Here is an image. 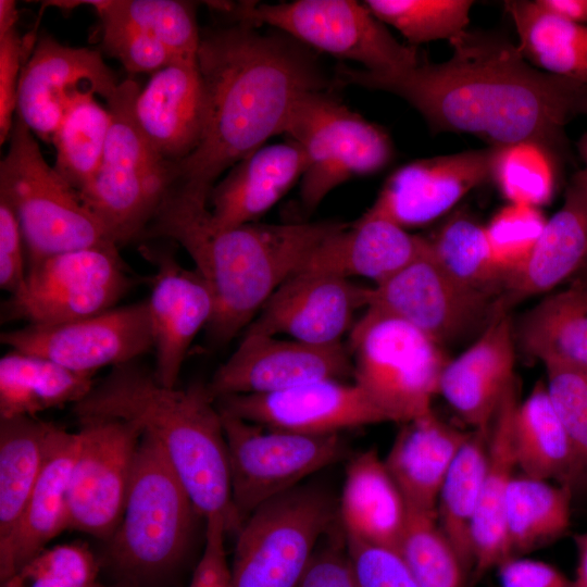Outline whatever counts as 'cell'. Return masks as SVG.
Wrapping results in <instances>:
<instances>
[{
	"mask_svg": "<svg viewBox=\"0 0 587 587\" xmlns=\"http://www.w3.org/2000/svg\"><path fill=\"white\" fill-rule=\"evenodd\" d=\"M449 42L452 54L441 63L391 72L342 66L338 77L402 98L436 133H465L492 147L530 141L552 155L563 146L586 86L536 68L500 33L466 29Z\"/></svg>",
	"mask_w": 587,
	"mask_h": 587,
	"instance_id": "1",
	"label": "cell"
},
{
	"mask_svg": "<svg viewBox=\"0 0 587 587\" xmlns=\"http://www.w3.org/2000/svg\"><path fill=\"white\" fill-rule=\"evenodd\" d=\"M197 63L204 130L195 151L174 163V185L209 197L226 170L282 135L295 103L327 82L298 41L242 22L201 35Z\"/></svg>",
	"mask_w": 587,
	"mask_h": 587,
	"instance_id": "2",
	"label": "cell"
},
{
	"mask_svg": "<svg viewBox=\"0 0 587 587\" xmlns=\"http://www.w3.org/2000/svg\"><path fill=\"white\" fill-rule=\"evenodd\" d=\"M208 201L173 186L140 239H170L186 250L213 297L214 313L207 327L210 339L226 345L340 223L220 227Z\"/></svg>",
	"mask_w": 587,
	"mask_h": 587,
	"instance_id": "3",
	"label": "cell"
},
{
	"mask_svg": "<svg viewBox=\"0 0 587 587\" xmlns=\"http://www.w3.org/2000/svg\"><path fill=\"white\" fill-rule=\"evenodd\" d=\"M73 412L78 421L121 419L138 424L163 450L198 515H221L228 534L239 530L222 415L207 385L167 387L153 371L133 361L112 367Z\"/></svg>",
	"mask_w": 587,
	"mask_h": 587,
	"instance_id": "4",
	"label": "cell"
},
{
	"mask_svg": "<svg viewBox=\"0 0 587 587\" xmlns=\"http://www.w3.org/2000/svg\"><path fill=\"white\" fill-rule=\"evenodd\" d=\"M195 514L163 450L142 433L123 516L108 540L111 566L140 587L163 578L186 553Z\"/></svg>",
	"mask_w": 587,
	"mask_h": 587,
	"instance_id": "5",
	"label": "cell"
},
{
	"mask_svg": "<svg viewBox=\"0 0 587 587\" xmlns=\"http://www.w3.org/2000/svg\"><path fill=\"white\" fill-rule=\"evenodd\" d=\"M0 199L14 211L30 263L87 248H117L79 192L50 166L16 116L0 163Z\"/></svg>",
	"mask_w": 587,
	"mask_h": 587,
	"instance_id": "6",
	"label": "cell"
},
{
	"mask_svg": "<svg viewBox=\"0 0 587 587\" xmlns=\"http://www.w3.org/2000/svg\"><path fill=\"white\" fill-rule=\"evenodd\" d=\"M139 90L126 79L107 100L111 122L102 162L79 191L117 247L141 237L175 182L174 163L153 149L137 123Z\"/></svg>",
	"mask_w": 587,
	"mask_h": 587,
	"instance_id": "7",
	"label": "cell"
},
{
	"mask_svg": "<svg viewBox=\"0 0 587 587\" xmlns=\"http://www.w3.org/2000/svg\"><path fill=\"white\" fill-rule=\"evenodd\" d=\"M337 521L338 500L319 484L266 501L236 533L230 587H298Z\"/></svg>",
	"mask_w": 587,
	"mask_h": 587,
	"instance_id": "8",
	"label": "cell"
},
{
	"mask_svg": "<svg viewBox=\"0 0 587 587\" xmlns=\"http://www.w3.org/2000/svg\"><path fill=\"white\" fill-rule=\"evenodd\" d=\"M442 346L411 324L365 309L349 334L352 377L389 422L407 423L433 411L449 359Z\"/></svg>",
	"mask_w": 587,
	"mask_h": 587,
	"instance_id": "9",
	"label": "cell"
},
{
	"mask_svg": "<svg viewBox=\"0 0 587 587\" xmlns=\"http://www.w3.org/2000/svg\"><path fill=\"white\" fill-rule=\"evenodd\" d=\"M283 134L305 155L300 204L305 212L342 183L388 165L394 148L388 134L325 89L303 95L292 107Z\"/></svg>",
	"mask_w": 587,
	"mask_h": 587,
	"instance_id": "10",
	"label": "cell"
},
{
	"mask_svg": "<svg viewBox=\"0 0 587 587\" xmlns=\"http://www.w3.org/2000/svg\"><path fill=\"white\" fill-rule=\"evenodd\" d=\"M230 12L238 22L268 25L305 46L358 62L367 71L391 72L421 63L416 49L398 41L363 2H245Z\"/></svg>",
	"mask_w": 587,
	"mask_h": 587,
	"instance_id": "11",
	"label": "cell"
},
{
	"mask_svg": "<svg viewBox=\"0 0 587 587\" xmlns=\"http://www.w3.org/2000/svg\"><path fill=\"white\" fill-rule=\"evenodd\" d=\"M232 498L241 522L260 505L347 454L339 434L308 435L264 427L220 410Z\"/></svg>",
	"mask_w": 587,
	"mask_h": 587,
	"instance_id": "12",
	"label": "cell"
},
{
	"mask_svg": "<svg viewBox=\"0 0 587 587\" xmlns=\"http://www.w3.org/2000/svg\"><path fill=\"white\" fill-rule=\"evenodd\" d=\"M129 286L117 248L73 250L32 262L3 311L27 325L60 324L115 308Z\"/></svg>",
	"mask_w": 587,
	"mask_h": 587,
	"instance_id": "13",
	"label": "cell"
},
{
	"mask_svg": "<svg viewBox=\"0 0 587 587\" xmlns=\"http://www.w3.org/2000/svg\"><path fill=\"white\" fill-rule=\"evenodd\" d=\"M79 424L67 492L68 529L109 540L123 516L142 429L121 419Z\"/></svg>",
	"mask_w": 587,
	"mask_h": 587,
	"instance_id": "14",
	"label": "cell"
},
{
	"mask_svg": "<svg viewBox=\"0 0 587 587\" xmlns=\"http://www.w3.org/2000/svg\"><path fill=\"white\" fill-rule=\"evenodd\" d=\"M1 342L70 370L96 373L136 361L153 349L147 300L53 325H26L1 334Z\"/></svg>",
	"mask_w": 587,
	"mask_h": 587,
	"instance_id": "15",
	"label": "cell"
},
{
	"mask_svg": "<svg viewBox=\"0 0 587 587\" xmlns=\"http://www.w3.org/2000/svg\"><path fill=\"white\" fill-rule=\"evenodd\" d=\"M400 319L439 345L465 335L499 310V300L453 279L429 250L367 288L366 308Z\"/></svg>",
	"mask_w": 587,
	"mask_h": 587,
	"instance_id": "16",
	"label": "cell"
},
{
	"mask_svg": "<svg viewBox=\"0 0 587 587\" xmlns=\"http://www.w3.org/2000/svg\"><path fill=\"white\" fill-rule=\"evenodd\" d=\"M352 375V361L342 342L310 345L251 332L207 384L216 400L233 395H263L303 384Z\"/></svg>",
	"mask_w": 587,
	"mask_h": 587,
	"instance_id": "17",
	"label": "cell"
},
{
	"mask_svg": "<svg viewBox=\"0 0 587 587\" xmlns=\"http://www.w3.org/2000/svg\"><path fill=\"white\" fill-rule=\"evenodd\" d=\"M118 84L96 50L73 48L52 37H41L21 72L17 117L40 138L52 141L77 96L91 92L109 100Z\"/></svg>",
	"mask_w": 587,
	"mask_h": 587,
	"instance_id": "18",
	"label": "cell"
},
{
	"mask_svg": "<svg viewBox=\"0 0 587 587\" xmlns=\"http://www.w3.org/2000/svg\"><path fill=\"white\" fill-rule=\"evenodd\" d=\"M220 410L268 428L308 435L389 422L355 384L323 379L263 395L216 399Z\"/></svg>",
	"mask_w": 587,
	"mask_h": 587,
	"instance_id": "19",
	"label": "cell"
},
{
	"mask_svg": "<svg viewBox=\"0 0 587 587\" xmlns=\"http://www.w3.org/2000/svg\"><path fill=\"white\" fill-rule=\"evenodd\" d=\"M366 286L333 274L299 270L266 301L246 332L333 346L354 325V313L366 308Z\"/></svg>",
	"mask_w": 587,
	"mask_h": 587,
	"instance_id": "20",
	"label": "cell"
},
{
	"mask_svg": "<svg viewBox=\"0 0 587 587\" xmlns=\"http://www.w3.org/2000/svg\"><path fill=\"white\" fill-rule=\"evenodd\" d=\"M139 251L155 270L148 302L155 353L154 375L175 387L195 337L214 313L211 291L196 270L184 267L170 248L141 243Z\"/></svg>",
	"mask_w": 587,
	"mask_h": 587,
	"instance_id": "21",
	"label": "cell"
},
{
	"mask_svg": "<svg viewBox=\"0 0 587 587\" xmlns=\"http://www.w3.org/2000/svg\"><path fill=\"white\" fill-rule=\"evenodd\" d=\"M496 147L409 162L392 172L366 211L399 226L430 223L491 178Z\"/></svg>",
	"mask_w": 587,
	"mask_h": 587,
	"instance_id": "22",
	"label": "cell"
},
{
	"mask_svg": "<svg viewBox=\"0 0 587 587\" xmlns=\"http://www.w3.org/2000/svg\"><path fill=\"white\" fill-rule=\"evenodd\" d=\"M514 328L507 310L492 315L482 335L446 364L439 394L473 427L491 426L501 400L514 380Z\"/></svg>",
	"mask_w": 587,
	"mask_h": 587,
	"instance_id": "23",
	"label": "cell"
},
{
	"mask_svg": "<svg viewBox=\"0 0 587 587\" xmlns=\"http://www.w3.org/2000/svg\"><path fill=\"white\" fill-rule=\"evenodd\" d=\"M428 250V239L408 233L386 217L365 212L353 224H340L326 236L299 270L349 279L359 276L378 285Z\"/></svg>",
	"mask_w": 587,
	"mask_h": 587,
	"instance_id": "24",
	"label": "cell"
},
{
	"mask_svg": "<svg viewBox=\"0 0 587 587\" xmlns=\"http://www.w3.org/2000/svg\"><path fill=\"white\" fill-rule=\"evenodd\" d=\"M137 123L153 149L177 163L198 147L207 99L198 63L174 62L153 73L134 105Z\"/></svg>",
	"mask_w": 587,
	"mask_h": 587,
	"instance_id": "25",
	"label": "cell"
},
{
	"mask_svg": "<svg viewBox=\"0 0 587 587\" xmlns=\"http://www.w3.org/2000/svg\"><path fill=\"white\" fill-rule=\"evenodd\" d=\"M305 166L297 142L264 145L213 186L208 201L213 222L220 227L253 223L301 180Z\"/></svg>",
	"mask_w": 587,
	"mask_h": 587,
	"instance_id": "26",
	"label": "cell"
},
{
	"mask_svg": "<svg viewBox=\"0 0 587 587\" xmlns=\"http://www.w3.org/2000/svg\"><path fill=\"white\" fill-rule=\"evenodd\" d=\"M587 261V172L578 170L564 202L549 220L523 267L507 283L499 301L511 304L553 289L580 271Z\"/></svg>",
	"mask_w": 587,
	"mask_h": 587,
	"instance_id": "27",
	"label": "cell"
},
{
	"mask_svg": "<svg viewBox=\"0 0 587 587\" xmlns=\"http://www.w3.org/2000/svg\"><path fill=\"white\" fill-rule=\"evenodd\" d=\"M470 434L434 411L403 424L384 462L407 507L437 511L442 483Z\"/></svg>",
	"mask_w": 587,
	"mask_h": 587,
	"instance_id": "28",
	"label": "cell"
},
{
	"mask_svg": "<svg viewBox=\"0 0 587 587\" xmlns=\"http://www.w3.org/2000/svg\"><path fill=\"white\" fill-rule=\"evenodd\" d=\"M79 445L78 432L59 427L18 526L9 545L0 550V582L68 529V484Z\"/></svg>",
	"mask_w": 587,
	"mask_h": 587,
	"instance_id": "29",
	"label": "cell"
},
{
	"mask_svg": "<svg viewBox=\"0 0 587 587\" xmlns=\"http://www.w3.org/2000/svg\"><path fill=\"white\" fill-rule=\"evenodd\" d=\"M515 382L505 391L490 426L487 463L473 525V579L511 558L504 526L507 495L517 467L513 421L517 407Z\"/></svg>",
	"mask_w": 587,
	"mask_h": 587,
	"instance_id": "30",
	"label": "cell"
},
{
	"mask_svg": "<svg viewBox=\"0 0 587 587\" xmlns=\"http://www.w3.org/2000/svg\"><path fill=\"white\" fill-rule=\"evenodd\" d=\"M407 511L400 489L375 450L350 460L338 500L345 535L396 550Z\"/></svg>",
	"mask_w": 587,
	"mask_h": 587,
	"instance_id": "31",
	"label": "cell"
},
{
	"mask_svg": "<svg viewBox=\"0 0 587 587\" xmlns=\"http://www.w3.org/2000/svg\"><path fill=\"white\" fill-rule=\"evenodd\" d=\"M514 335L524 351L545 365L587 373V276L527 311Z\"/></svg>",
	"mask_w": 587,
	"mask_h": 587,
	"instance_id": "32",
	"label": "cell"
},
{
	"mask_svg": "<svg viewBox=\"0 0 587 587\" xmlns=\"http://www.w3.org/2000/svg\"><path fill=\"white\" fill-rule=\"evenodd\" d=\"M513 442L522 474L554 479L574 488L584 483L573 445L551 403L546 384L536 383L519 403L513 421Z\"/></svg>",
	"mask_w": 587,
	"mask_h": 587,
	"instance_id": "33",
	"label": "cell"
},
{
	"mask_svg": "<svg viewBox=\"0 0 587 587\" xmlns=\"http://www.w3.org/2000/svg\"><path fill=\"white\" fill-rule=\"evenodd\" d=\"M58 429L35 416L0 420V550L18 526Z\"/></svg>",
	"mask_w": 587,
	"mask_h": 587,
	"instance_id": "34",
	"label": "cell"
},
{
	"mask_svg": "<svg viewBox=\"0 0 587 587\" xmlns=\"http://www.w3.org/2000/svg\"><path fill=\"white\" fill-rule=\"evenodd\" d=\"M93 375L11 350L0 360V420L74 405L95 386Z\"/></svg>",
	"mask_w": 587,
	"mask_h": 587,
	"instance_id": "35",
	"label": "cell"
},
{
	"mask_svg": "<svg viewBox=\"0 0 587 587\" xmlns=\"http://www.w3.org/2000/svg\"><path fill=\"white\" fill-rule=\"evenodd\" d=\"M504 8L529 64L587 87V25L562 20L536 0H510Z\"/></svg>",
	"mask_w": 587,
	"mask_h": 587,
	"instance_id": "36",
	"label": "cell"
},
{
	"mask_svg": "<svg viewBox=\"0 0 587 587\" xmlns=\"http://www.w3.org/2000/svg\"><path fill=\"white\" fill-rule=\"evenodd\" d=\"M573 489L525 475L510 485L504 526L511 557L533 551L562 536L569 528Z\"/></svg>",
	"mask_w": 587,
	"mask_h": 587,
	"instance_id": "37",
	"label": "cell"
},
{
	"mask_svg": "<svg viewBox=\"0 0 587 587\" xmlns=\"http://www.w3.org/2000/svg\"><path fill=\"white\" fill-rule=\"evenodd\" d=\"M489 428L473 429L450 466L437 501L439 525L470 572L474 570L473 525L487 463Z\"/></svg>",
	"mask_w": 587,
	"mask_h": 587,
	"instance_id": "38",
	"label": "cell"
},
{
	"mask_svg": "<svg viewBox=\"0 0 587 587\" xmlns=\"http://www.w3.org/2000/svg\"><path fill=\"white\" fill-rule=\"evenodd\" d=\"M428 240L433 258L453 279L500 301L507 275L494 258L484 226L457 214Z\"/></svg>",
	"mask_w": 587,
	"mask_h": 587,
	"instance_id": "39",
	"label": "cell"
},
{
	"mask_svg": "<svg viewBox=\"0 0 587 587\" xmlns=\"http://www.w3.org/2000/svg\"><path fill=\"white\" fill-rule=\"evenodd\" d=\"M110 113L91 92L77 96L65 112L52 142L54 168L78 192L97 175L102 162Z\"/></svg>",
	"mask_w": 587,
	"mask_h": 587,
	"instance_id": "40",
	"label": "cell"
},
{
	"mask_svg": "<svg viewBox=\"0 0 587 587\" xmlns=\"http://www.w3.org/2000/svg\"><path fill=\"white\" fill-rule=\"evenodd\" d=\"M396 551L421 587H465L470 573L442 532L437 511L408 507Z\"/></svg>",
	"mask_w": 587,
	"mask_h": 587,
	"instance_id": "41",
	"label": "cell"
},
{
	"mask_svg": "<svg viewBox=\"0 0 587 587\" xmlns=\"http://www.w3.org/2000/svg\"><path fill=\"white\" fill-rule=\"evenodd\" d=\"M366 8L411 45L451 41L470 22L471 0H366Z\"/></svg>",
	"mask_w": 587,
	"mask_h": 587,
	"instance_id": "42",
	"label": "cell"
},
{
	"mask_svg": "<svg viewBox=\"0 0 587 587\" xmlns=\"http://www.w3.org/2000/svg\"><path fill=\"white\" fill-rule=\"evenodd\" d=\"M107 7L163 43L178 61L197 62L201 35L195 5L177 0H105Z\"/></svg>",
	"mask_w": 587,
	"mask_h": 587,
	"instance_id": "43",
	"label": "cell"
},
{
	"mask_svg": "<svg viewBox=\"0 0 587 587\" xmlns=\"http://www.w3.org/2000/svg\"><path fill=\"white\" fill-rule=\"evenodd\" d=\"M552 157L544 147L530 141L496 147L491 178L510 203L539 208L553 196Z\"/></svg>",
	"mask_w": 587,
	"mask_h": 587,
	"instance_id": "44",
	"label": "cell"
},
{
	"mask_svg": "<svg viewBox=\"0 0 587 587\" xmlns=\"http://www.w3.org/2000/svg\"><path fill=\"white\" fill-rule=\"evenodd\" d=\"M98 573L99 563L86 544H60L38 552L1 580V587H98Z\"/></svg>",
	"mask_w": 587,
	"mask_h": 587,
	"instance_id": "45",
	"label": "cell"
},
{
	"mask_svg": "<svg viewBox=\"0 0 587 587\" xmlns=\"http://www.w3.org/2000/svg\"><path fill=\"white\" fill-rule=\"evenodd\" d=\"M546 222L538 208L509 203L485 226L491 252L505 273L507 283L528 260Z\"/></svg>",
	"mask_w": 587,
	"mask_h": 587,
	"instance_id": "46",
	"label": "cell"
},
{
	"mask_svg": "<svg viewBox=\"0 0 587 587\" xmlns=\"http://www.w3.org/2000/svg\"><path fill=\"white\" fill-rule=\"evenodd\" d=\"M102 21L103 45L130 73H155L179 62L158 39L111 11L105 1H87Z\"/></svg>",
	"mask_w": 587,
	"mask_h": 587,
	"instance_id": "47",
	"label": "cell"
},
{
	"mask_svg": "<svg viewBox=\"0 0 587 587\" xmlns=\"http://www.w3.org/2000/svg\"><path fill=\"white\" fill-rule=\"evenodd\" d=\"M545 366L549 398L573 445L583 482L587 483V373L560 365Z\"/></svg>",
	"mask_w": 587,
	"mask_h": 587,
	"instance_id": "48",
	"label": "cell"
},
{
	"mask_svg": "<svg viewBox=\"0 0 587 587\" xmlns=\"http://www.w3.org/2000/svg\"><path fill=\"white\" fill-rule=\"evenodd\" d=\"M345 539L354 587H421L395 549Z\"/></svg>",
	"mask_w": 587,
	"mask_h": 587,
	"instance_id": "49",
	"label": "cell"
},
{
	"mask_svg": "<svg viewBox=\"0 0 587 587\" xmlns=\"http://www.w3.org/2000/svg\"><path fill=\"white\" fill-rule=\"evenodd\" d=\"M320 544L298 587H354L346 551V539L334 529Z\"/></svg>",
	"mask_w": 587,
	"mask_h": 587,
	"instance_id": "50",
	"label": "cell"
},
{
	"mask_svg": "<svg viewBox=\"0 0 587 587\" xmlns=\"http://www.w3.org/2000/svg\"><path fill=\"white\" fill-rule=\"evenodd\" d=\"M25 46L16 28L0 35V142L10 138Z\"/></svg>",
	"mask_w": 587,
	"mask_h": 587,
	"instance_id": "51",
	"label": "cell"
},
{
	"mask_svg": "<svg viewBox=\"0 0 587 587\" xmlns=\"http://www.w3.org/2000/svg\"><path fill=\"white\" fill-rule=\"evenodd\" d=\"M204 521V550L188 587H230V565L225 552L226 521L221 515H212Z\"/></svg>",
	"mask_w": 587,
	"mask_h": 587,
	"instance_id": "52",
	"label": "cell"
},
{
	"mask_svg": "<svg viewBox=\"0 0 587 587\" xmlns=\"http://www.w3.org/2000/svg\"><path fill=\"white\" fill-rule=\"evenodd\" d=\"M23 241L14 211L0 199V287L10 295L18 290L26 277Z\"/></svg>",
	"mask_w": 587,
	"mask_h": 587,
	"instance_id": "53",
	"label": "cell"
},
{
	"mask_svg": "<svg viewBox=\"0 0 587 587\" xmlns=\"http://www.w3.org/2000/svg\"><path fill=\"white\" fill-rule=\"evenodd\" d=\"M497 569L501 587H573L558 569L538 560L511 557Z\"/></svg>",
	"mask_w": 587,
	"mask_h": 587,
	"instance_id": "54",
	"label": "cell"
},
{
	"mask_svg": "<svg viewBox=\"0 0 587 587\" xmlns=\"http://www.w3.org/2000/svg\"><path fill=\"white\" fill-rule=\"evenodd\" d=\"M548 12L567 22L587 25V0H536Z\"/></svg>",
	"mask_w": 587,
	"mask_h": 587,
	"instance_id": "55",
	"label": "cell"
},
{
	"mask_svg": "<svg viewBox=\"0 0 587 587\" xmlns=\"http://www.w3.org/2000/svg\"><path fill=\"white\" fill-rule=\"evenodd\" d=\"M578 554V566L573 587H587V532L574 537Z\"/></svg>",
	"mask_w": 587,
	"mask_h": 587,
	"instance_id": "56",
	"label": "cell"
},
{
	"mask_svg": "<svg viewBox=\"0 0 587 587\" xmlns=\"http://www.w3.org/2000/svg\"><path fill=\"white\" fill-rule=\"evenodd\" d=\"M17 20L16 3L12 0H0V35L15 28Z\"/></svg>",
	"mask_w": 587,
	"mask_h": 587,
	"instance_id": "57",
	"label": "cell"
},
{
	"mask_svg": "<svg viewBox=\"0 0 587 587\" xmlns=\"http://www.w3.org/2000/svg\"><path fill=\"white\" fill-rule=\"evenodd\" d=\"M577 150L584 162V168L587 172V133L579 138L577 142Z\"/></svg>",
	"mask_w": 587,
	"mask_h": 587,
	"instance_id": "58",
	"label": "cell"
},
{
	"mask_svg": "<svg viewBox=\"0 0 587 587\" xmlns=\"http://www.w3.org/2000/svg\"><path fill=\"white\" fill-rule=\"evenodd\" d=\"M579 115H586L587 116V89L585 90L580 104H579Z\"/></svg>",
	"mask_w": 587,
	"mask_h": 587,
	"instance_id": "59",
	"label": "cell"
},
{
	"mask_svg": "<svg viewBox=\"0 0 587 587\" xmlns=\"http://www.w3.org/2000/svg\"><path fill=\"white\" fill-rule=\"evenodd\" d=\"M98 587H140V586L128 583V582H125V580H122L121 583H118L116 585H113V586H103V585L99 584Z\"/></svg>",
	"mask_w": 587,
	"mask_h": 587,
	"instance_id": "60",
	"label": "cell"
},
{
	"mask_svg": "<svg viewBox=\"0 0 587 587\" xmlns=\"http://www.w3.org/2000/svg\"><path fill=\"white\" fill-rule=\"evenodd\" d=\"M582 270H584V271H585V272H584V275H586V276H587V261H586V263H585V265L583 266V268H582Z\"/></svg>",
	"mask_w": 587,
	"mask_h": 587,
	"instance_id": "61",
	"label": "cell"
}]
</instances>
